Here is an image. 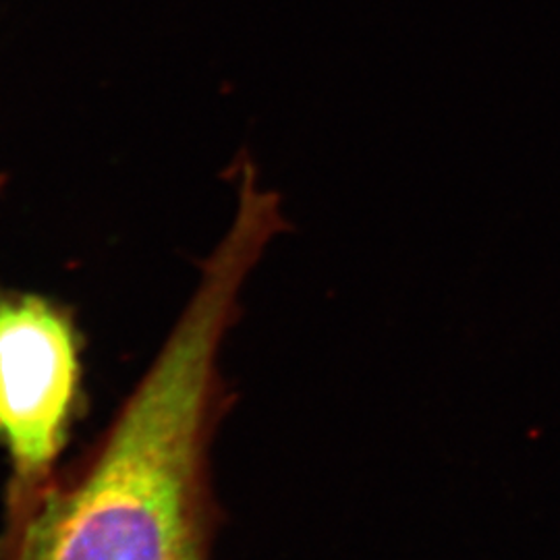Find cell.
<instances>
[{
	"label": "cell",
	"mask_w": 560,
	"mask_h": 560,
	"mask_svg": "<svg viewBox=\"0 0 560 560\" xmlns=\"http://www.w3.org/2000/svg\"><path fill=\"white\" fill-rule=\"evenodd\" d=\"M287 226L279 194L241 183L235 221L159 358L94 448L4 527L0 560H210V444L231 405L219 353L245 280Z\"/></svg>",
	"instance_id": "obj_1"
},
{
	"label": "cell",
	"mask_w": 560,
	"mask_h": 560,
	"mask_svg": "<svg viewBox=\"0 0 560 560\" xmlns=\"http://www.w3.org/2000/svg\"><path fill=\"white\" fill-rule=\"evenodd\" d=\"M80 395V335L71 312L0 287V442L11 463L7 525L23 520L57 478Z\"/></svg>",
	"instance_id": "obj_2"
}]
</instances>
